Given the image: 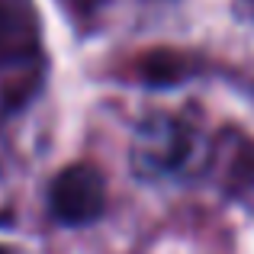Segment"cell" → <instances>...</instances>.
Here are the masks:
<instances>
[{"label":"cell","instance_id":"5b68a950","mask_svg":"<svg viewBox=\"0 0 254 254\" xmlns=\"http://www.w3.org/2000/svg\"><path fill=\"white\" fill-rule=\"evenodd\" d=\"M0 254H16L13 248H3V245H0Z\"/></svg>","mask_w":254,"mask_h":254},{"label":"cell","instance_id":"6da1fadb","mask_svg":"<svg viewBox=\"0 0 254 254\" xmlns=\"http://www.w3.org/2000/svg\"><path fill=\"white\" fill-rule=\"evenodd\" d=\"M49 74L42 16L32 0H0V119L39 97Z\"/></svg>","mask_w":254,"mask_h":254},{"label":"cell","instance_id":"3957f363","mask_svg":"<svg viewBox=\"0 0 254 254\" xmlns=\"http://www.w3.org/2000/svg\"><path fill=\"white\" fill-rule=\"evenodd\" d=\"M190 71V62L177 52H151L138 62V74L148 84H174Z\"/></svg>","mask_w":254,"mask_h":254},{"label":"cell","instance_id":"277c9868","mask_svg":"<svg viewBox=\"0 0 254 254\" xmlns=\"http://www.w3.org/2000/svg\"><path fill=\"white\" fill-rule=\"evenodd\" d=\"M58 3L64 6V13H68L77 26H93V19L100 16L106 0H58Z\"/></svg>","mask_w":254,"mask_h":254},{"label":"cell","instance_id":"7a4b0ae2","mask_svg":"<svg viewBox=\"0 0 254 254\" xmlns=\"http://www.w3.org/2000/svg\"><path fill=\"white\" fill-rule=\"evenodd\" d=\"M49 212L64 229H81L106 212V180L97 164H64L49 184Z\"/></svg>","mask_w":254,"mask_h":254}]
</instances>
